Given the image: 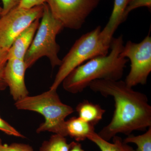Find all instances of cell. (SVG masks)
<instances>
[{
  "mask_svg": "<svg viewBox=\"0 0 151 151\" xmlns=\"http://www.w3.org/2000/svg\"><path fill=\"white\" fill-rule=\"evenodd\" d=\"M121 55L129 59L131 69L125 81L131 87L147 83L151 71V37L150 35L139 43L128 41Z\"/></svg>",
  "mask_w": 151,
  "mask_h": 151,
  "instance_id": "obj_6",
  "label": "cell"
},
{
  "mask_svg": "<svg viewBox=\"0 0 151 151\" xmlns=\"http://www.w3.org/2000/svg\"><path fill=\"white\" fill-rule=\"evenodd\" d=\"M87 139L94 143L101 151H136L117 135L112 139V143L102 139L95 132L89 135Z\"/></svg>",
  "mask_w": 151,
  "mask_h": 151,
  "instance_id": "obj_14",
  "label": "cell"
},
{
  "mask_svg": "<svg viewBox=\"0 0 151 151\" xmlns=\"http://www.w3.org/2000/svg\"><path fill=\"white\" fill-rule=\"evenodd\" d=\"M37 19L22 31L16 37L8 50V57L10 58L24 59L40 25Z\"/></svg>",
  "mask_w": 151,
  "mask_h": 151,
  "instance_id": "obj_10",
  "label": "cell"
},
{
  "mask_svg": "<svg viewBox=\"0 0 151 151\" xmlns=\"http://www.w3.org/2000/svg\"><path fill=\"white\" fill-rule=\"evenodd\" d=\"M65 129L67 136L77 142L85 140L89 135L95 132L94 126L76 117L65 121Z\"/></svg>",
  "mask_w": 151,
  "mask_h": 151,
  "instance_id": "obj_12",
  "label": "cell"
},
{
  "mask_svg": "<svg viewBox=\"0 0 151 151\" xmlns=\"http://www.w3.org/2000/svg\"><path fill=\"white\" fill-rule=\"evenodd\" d=\"M70 146L65 137L54 134L42 143L40 151H69Z\"/></svg>",
  "mask_w": 151,
  "mask_h": 151,
  "instance_id": "obj_15",
  "label": "cell"
},
{
  "mask_svg": "<svg viewBox=\"0 0 151 151\" xmlns=\"http://www.w3.org/2000/svg\"><path fill=\"white\" fill-rule=\"evenodd\" d=\"M43 4L29 9L17 6L0 17V47L9 50L22 31L36 20L40 19Z\"/></svg>",
  "mask_w": 151,
  "mask_h": 151,
  "instance_id": "obj_8",
  "label": "cell"
},
{
  "mask_svg": "<svg viewBox=\"0 0 151 151\" xmlns=\"http://www.w3.org/2000/svg\"><path fill=\"white\" fill-rule=\"evenodd\" d=\"M124 46L123 36L113 38L110 52L92 58L73 69L63 81V89L77 94L95 80H121L128 62V59L121 55Z\"/></svg>",
  "mask_w": 151,
  "mask_h": 151,
  "instance_id": "obj_2",
  "label": "cell"
},
{
  "mask_svg": "<svg viewBox=\"0 0 151 151\" xmlns=\"http://www.w3.org/2000/svg\"><path fill=\"white\" fill-rule=\"evenodd\" d=\"M142 7H145L151 9V0H129V3L124 12V21L132 11L138 8Z\"/></svg>",
  "mask_w": 151,
  "mask_h": 151,
  "instance_id": "obj_18",
  "label": "cell"
},
{
  "mask_svg": "<svg viewBox=\"0 0 151 151\" xmlns=\"http://www.w3.org/2000/svg\"><path fill=\"white\" fill-rule=\"evenodd\" d=\"M89 87L105 97L111 96L115 110L111 122L98 134L109 141L119 133L129 135L135 131H145L151 127V106L146 94L134 90L125 81L97 80Z\"/></svg>",
  "mask_w": 151,
  "mask_h": 151,
  "instance_id": "obj_1",
  "label": "cell"
},
{
  "mask_svg": "<svg viewBox=\"0 0 151 151\" xmlns=\"http://www.w3.org/2000/svg\"><path fill=\"white\" fill-rule=\"evenodd\" d=\"M69 151H84L81 144L78 142H73L70 143Z\"/></svg>",
  "mask_w": 151,
  "mask_h": 151,
  "instance_id": "obj_23",
  "label": "cell"
},
{
  "mask_svg": "<svg viewBox=\"0 0 151 151\" xmlns=\"http://www.w3.org/2000/svg\"><path fill=\"white\" fill-rule=\"evenodd\" d=\"M1 1L3 4L2 11L0 17L6 14L18 6L21 0H1Z\"/></svg>",
  "mask_w": 151,
  "mask_h": 151,
  "instance_id": "obj_21",
  "label": "cell"
},
{
  "mask_svg": "<svg viewBox=\"0 0 151 151\" xmlns=\"http://www.w3.org/2000/svg\"><path fill=\"white\" fill-rule=\"evenodd\" d=\"M78 117L89 124L95 126L103 119L105 110L100 105L87 100L78 103L76 107Z\"/></svg>",
  "mask_w": 151,
  "mask_h": 151,
  "instance_id": "obj_13",
  "label": "cell"
},
{
  "mask_svg": "<svg viewBox=\"0 0 151 151\" xmlns=\"http://www.w3.org/2000/svg\"><path fill=\"white\" fill-rule=\"evenodd\" d=\"M47 0H21L18 6L22 8L29 9L46 3Z\"/></svg>",
  "mask_w": 151,
  "mask_h": 151,
  "instance_id": "obj_22",
  "label": "cell"
},
{
  "mask_svg": "<svg viewBox=\"0 0 151 151\" xmlns=\"http://www.w3.org/2000/svg\"><path fill=\"white\" fill-rule=\"evenodd\" d=\"M2 143L1 139L0 138V145H2Z\"/></svg>",
  "mask_w": 151,
  "mask_h": 151,
  "instance_id": "obj_25",
  "label": "cell"
},
{
  "mask_svg": "<svg viewBox=\"0 0 151 151\" xmlns=\"http://www.w3.org/2000/svg\"><path fill=\"white\" fill-rule=\"evenodd\" d=\"M129 0H114V6L109 21L101 30V35L105 42L111 44L113 35L117 28L124 22V12Z\"/></svg>",
  "mask_w": 151,
  "mask_h": 151,
  "instance_id": "obj_11",
  "label": "cell"
},
{
  "mask_svg": "<svg viewBox=\"0 0 151 151\" xmlns=\"http://www.w3.org/2000/svg\"><path fill=\"white\" fill-rule=\"evenodd\" d=\"M24 60L10 58L6 64L4 78L10 94L15 102L28 96L25 75L27 69Z\"/></svg>",
  "mask_w": 151,
  "mask_h": 151,
  "instance_id": "obj_9",
  "label": "cell"
},
{
  "mask_svg": "<svg viewBox=\"0 0 151 151\" xmlns=\"http://www.w3.org/2000/svg\"><path fill=\"white\" fill-rule=\"evenodd\" d=\"M2 11V8L0 6V15H1V14Z\"/></svg>",
  "mask_w": 151,
  "mask_h": 151,
  "instance_id": "obj_24",
  "label": "cell"
},
{
  "mask_svg": "<svg viewBox=\"0 0 151 151\" xmlns=\"http://www.w3.org/2000/svg\"><path fill=\"white\" fill-rule=\"evenodd\" d=\"M41 22L30 46L24 58L27 68L31 67L39 59L46 57L52 68L59 66L61 60L58 56L60 47L56 42V36L64 28L52 16L46 3L43 4Z\"/></svg>",
  "mask_w": 151,
  "mask_h": 151,
  "instance_id": "obj_4",
  "label": "cell"
},
{
  "mask_svg": "<svg viewBox=\"0 0 151 151\" xmlns=\"http://www.w3.org/2000/svg\"><path fill=\"white\" fill-rule=\"evenodd\" d=\"M0 151H34L32 147L27 144L14 143L10 145H0Z\"/></svg>",
  "mask_w": 151,
  "mask_h": 151,
  "instance_id": "obj_19",
  "label": "cell"
},
{
  "mask_svg": "<svg viewBox=\"0 0 151 151\" xmlns=\"http://www.w3.org/2000/svg\"><path fill=\"white\" fill-rule=\"evenodd\" d=\"M100 2V0H47L46 4L52 16L63 27L78 30Z\"/></svg>",
  "mask_w": 151,
  "mask_h": 151,
  "instance_id": "obj_7",
  "label": "cell"
},
{
  "mask_svg": "<svg viewBox=\"0 0 151 151\" xmlns=\"http://www.w3.org/2000/svg\"><path fill=\"white\" fill-rule=\"evenodd\" d=\"M8 50L0 47V91L4 90L7 87L4 78V71L8 60Z\"/></svg>",
  "mask_w": 151,
  "mask_h": 151,
  "instance_id": "obj_17",
  "label": "cell"
},
{
  "mask_svg": "<svg viewBox=\"0 0 151 151\" xmlns=\"http://www.w3.org/2000/svg\"><path fill=\"white\" fill-rule=\"evenodd\" d=\"M101 30L99 26L76 41L67 54L61 60V64L50 89L57 90L66 76L84 62L109 53L111 45L103 39Z\"/></svg>",
  "mask_w": 151,
  "mask_h": 151,
  "instance_id": "obj_5",
  "label": "cell"
},
{
  "mask_svg": "<svg viewBox=\"0 0 151 151\" xmlns=\"http://www.w3.org/2000/svg\"><path fill=\"white\" fill-rule=\"evenodd\" d=\"M125 143H133L137 147L136 151H151V127L142 135H128L124 140Z\"/></svg>",
  "mask_w": 151,
  "mask_h": 151,
  "instance_id": "obj_16",
  "label": "cell"
},
{
  "mask_svg": "<svg viewBox=\"0 0 151 151\" xmlns=\"http://www.w3.org/2000/svg\"><path fill=\"white\" fill-rule=\"evenodd\" d=\"M56 91L50 89L35 96L28 95L15 102L14 105L18 110L34 111L43 116L45 122L37 128V133L47 132L65 137V119L74 110L61 102Z\"/></svg>",
  "mask_w": 151,
  "mask_h": 151,
  "instance_id": "obj_3",
  "label": "cell"
},
{
  "mask_svg": "<svg viewBox=\"0 0 151 151\" xmlns=\"http://www.w3.org/2000/svg\"><path fill=\"white\" fill-rule=\"evenodd\" d=\"M0 131L10 136L25 138L23 135L0 117Z\"/></svg>",
  "mask_w": 151,
  "mask_h": 151,
  "instance_id": "obj_20",
  "label": "cell"
}]
</instances>
